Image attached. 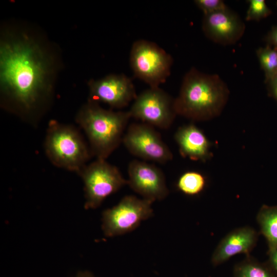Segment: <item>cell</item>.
I'll list each match as a JSON object with an SVG mask.
<instances>
[{"label":"cell","instance_id":"18","mask_svg":"<svg viewBox=\"0 0 277 277\" xmlns=\"http://www.w3.org/2000/svg\"><path fill=\"white\" fill-rule=\"evenodd\" d=\"M256 53L267 83L277 75V49L267 45L258 48Z\"/></svg>","mask_w":277,"mask_h":277},{"label":"cell","instance_id":"14","mask_svg":"<svg viewBox=\"0 0 277 277\" xmlns=\"http://www.w3.org/2000/svg\"><path fill=\"white\" fill-rule=\"evenodd\" d=\"M174 140L184 157L205 162L212 156L211 143L203 131L193 124L180 127L174 134Z\"/></svg>","mask_w":277,"mask_h":277},{"label":"cell","instance_id":"4","mask_svg":"<svg viewBox=\"0 0 277 277\" xmlns=\"http://www.w3.org/2000/svg\"><path fill=\"white\" fill-rule=\"evenodd\" d=\"M44 146L53 165L77 174L92 156L89 146L75 127L56 120L49 122Z\"/></svg>","mask_w":277,"mask_h":277},{"label":"cell","instance_id":"15","mask_svg":"<svg viewBox=\"0 0 277 277\" xmlns=\"http://www.w3.org/2000/svg\"><path fill=\"white\" fill-rule=\"evenodd\" d=\"M256 219L260 232L265 238L268 249H277V205H263Z\"/></svg>","mask_w":277,"mask_h":277},{"label":"cell","instance_id":"5","mask_svg":"<svg viewBox=\"0 0 277 277\" xmlns=\"http://www.w3.org/2000/svg\"><path fill=\"white\" fill-rule=\"evenodd\" d=\"M171 56L155 43L140 39L132 45L130 64L135 76L150 86L159 87L170 74Z\"/></svg>","mask_w":277,"mask_h":277},{"label":"cell","instance_id":"11","mask_svg":"<svg viewBox=\"0 0 277 277\" xmlns=\"http://www.w3.org/2000/svg\"><path fill=\"white\" fill-rule=\"evenodd\" d=\"M127 184L143 199L153 202L168 195L165 175L155 165L134 160L129 164Z\"/></svg>","mask_w":277,"mask_h":277},{"label":"cell","instance_id":"9","mask_svg":"<svg viewBox=\"0 0 277 277\" xmlns=\"http://www.w3.org/2000/svg\"><path fill=\"white\" fill-rule=\"evenodd\" d=\"M154 128L144 123H132L124 134L122 143L132 155L164 164L173 159V154Z\"/></svg>","mask_w":277,"mask_h":277},{"label":"cell","instance_id":"8","mask_svg":"<svg viewBox=\"0 0 277 277\" xmlns=\"http://www.w3.org/2000/svg\"><path fill=\"white\" fill-rule=\"evenodd\" d=\"M129 111L131 117L163 129L169 128L176 115L174 100L160 87H150L137 95Z\"/></svg>","mask_w":277,"mask_h":277},{"label":"cell","instance_id":"12","mask_svg":"<svg viewBox=\"0 0 277 277\" xmlns=\"http://www.w3.org/2000/svg\"><path fill=\"white\" fill-rule=\"evenodd\" d=\"M202 29L206 36L212 41L229 45L235 43L242 37L245 25L239 16L228 8L204 15Z\"/></svg>","mask_w":277,"mask_h":277},{"label":"cell","instance_id":"6","mask_svg":"<svg viewBox=\"0 0 277 277\" xmlns=\"http://www.w3.org/2000/svg\"><path fill=\"white\" fill-rule=\"evenodd\" d=\"M78 174L84 185L86 209L97 208L108 196L127 184L118 168L104 159L88 164Z\"/></svg>","mask_w":277,"mask_h":277},{"label":"cell","instance_id":"21","mask_svg":"<svg viewBox=\"0 0 277 277\" xmlns=\"http://www.w3.org/2000/svg\"><path fill=\"white\" fill-rule=\"evenodd\" d=\"M267 42L270 46L277 49V26L274 27L267 36Z\"/></svg>","mask_w":277,"mask_h":277},{"label":"cell","instance_id":"17","mask_svg":"<svg viewBox=\"0 0 277 277\" xmlns=\"http://www.w3.org/2000/svg\"><path fill=\"white\" fill-rule=\"evenodd\" d=\"M206 184V179L201 172L188 171L180 176L176 187L180 191L185 195L195 196L204 190Z\"/></svg>","mask_w":277,"mask_h":277},{"label":"cell","instance_id":"1","mask_svg":"<svg viewBox=\"0 0 277 277\" xmlns=\"http://www.w3.org/2000/svg\"><path fill=\"white\" fill-rule=\"evenodd\" d=\"M61 60L55 47L27 24L2 28L0 37L1 106L36 126L50 107Z\"/></svg>","mask_w":277,"mask_h":277},{"label":"cell","instance_id":"10","mask_svg":"<svg viewBox=\"0 0 277 277\" xmlns=\"http://www.w3.org/2000/svg\"><path fill=\"white\" fill-rule=\"evenodd\" d=\"M89 101L106 104L113 108H123L137 95L130 78L123 74H111L88 83Z\"/></svg>","mask_w":277,"mask_h":277},{"label":"cell","instance_id":"13","mask_svg":"<svg viewBox=\"0 0 277 277\" xmlns=\"http://www.w3.org/2000/svg\"><path fill=\"white\" fill-rule=\"evenodd\" d=\"M259 233L251 227L245 226L232 230L219 242L211 261L214 266L220 265L231 257L243 253L250 255L256 245Z\"/></svg>","mask_w":277,"mask_h":277},{"label":"cell","instance_id":"22","mask_svg":"<svg viewBox=\"0 0 277 277\" xmlns=\"http://www.w3.org/2000/svg\"><path fill=\"white\" fill-rule=\"evenodd\" d=\"M267 255L268 256L267 261L277 271V249H268Z\"/></svg>","mask_w":277,"mask_h":277},{"label":"cell","instance_id":"24","mask_svg":"<svg viewBox=\"0 0 277 277\" xmlns=\"http://www.w3.org/2000/svg\"><path fill=\"white\" fill-rule=\"evenodd\" d=\"M75 277H96L91 272L88 270L78 271Z\"/></svg>","mask_w":277,"mask_h":277},{"label":"cell","instance_id":"3","mask_svg":"<svg viewBox=\"0 0 277 277\" xmlns=\"http://www.w3.org/2000/svg\"><path fill=\"white\" fill-rule=\"evenodd\" d=\"M131 117L129 111L107 110L88 101L78 111L75 121L87 137L92 156L106 160L122 143Z\"/></svg>","mask_w":277,"mask_h":277},{"label":"cell","instance_id":"16","mask_svg":"<svg viewBox=\"0 0 277 277\" xmlns=\"http://www.w3.org/2000/svg\"><path fill=\"white\" fill-rule=\"evenodd\" d=\"M232 277H277V271L268 261L260 262L250 254L234 265Z\"/></svg>","mask_w":277,"mask_h":277},{"label":"cell","instance_id":"7","mask_svg":"<svg viewBox=\"0 0 277 277\" xmlns=\"http://www.w3.org/2000/svg\"><path fill=\"white\" fill-rule=\"evenodd\" d=\"M152 202L130 195L123 197L117 204L102 213V229L107 237L131 232L153 215Z\"/></svg>","mask_w":277,"mask_h":277},{"label":"cell","instance_id":"23","mask_svg":"<svg viewBox=\"0 0 277 277\" xmlns=\"http://www.w3.org/2000/svg\"><path fill=\"white\" fill-rule=\"evenodd\" d=\"M266 83L268 85L271 94L277 102V75Z\"/></svg>","mask_w":277,"mask_h":277},{"label":"cell","instance_id":"19","mask_svg":"<svg viewBox=\"0 0 277 277\" xmlns=\"http://www.w3.org/2000/svg\"><path fill=\"white\" fill-rule=\"evenodd\" d=\"M248 2L249 7L245 17L247 21H258L271 13V10L264 0H249Z\"/></svg>","mask_w":277,"mask_h":277},{"label":"cell","instance_id":"2","mask_svg":"<svg viewBox=\"0 0 277 277\" xmlns=\"http://www.w3.org/2000/svg\"><path fill=\"white\" fill-rule=\"evenodd\" d=\"M229 95L228 86L217 74L192 68L184 76L174 108L176 115L192 121H206L221 114Z\"/></svg>","mask_w":277,"mask_h":277},{"label":"cell","instance_id":"20","mask_svg":"<svg viewBox=\"0 0 277 277\" xmlns=\"http://www.w3.org/2000/svg\"><path fill=\"white\" fill-rule=\"evenodd\" d=\"M194 3L204 15L214 13L228 8L224 1L221 0H195Z\"/></svg>","mask_w":277,"mask_h":277}]
</instances>
